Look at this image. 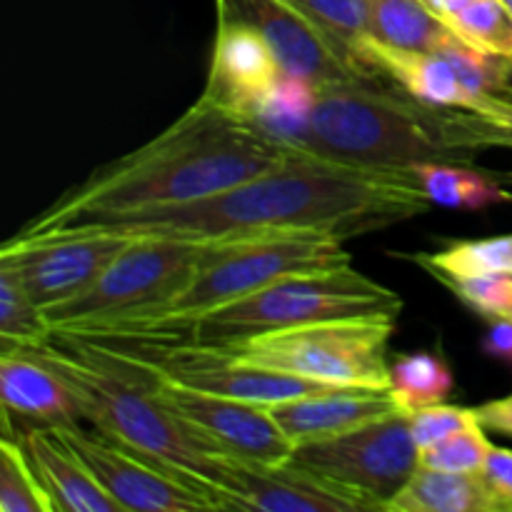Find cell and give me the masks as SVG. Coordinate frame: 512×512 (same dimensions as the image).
I'll list each match as a JSON object with an SVG mask.
<instances>
[{
	"label": "cell",
	"mask_w": 512,
	"mask_h": 512,
	"mask_svg": "<svg viewBox=\"0 0 512 512\" xmlns=\"http://www.w3.org/2000/svg\"><path fill=\"white\" fill-rule=\"evenodd\" d=\"M440 283L453 290L480 318L512 320V275H465V278H440Z\"/></svg>",
	"instance_id": "4dcf8cb0"
},
{
	"label": "cell",
	"mask_w": 512,
	"mask_h": 512,
	"mask_svg": "<svg viewBox=\"0 0 512 512\" xmlns=\"http://www.w3.org/2000/svg\"><path fill=\"white\" fill-rule=\"evenodd\" d=\"M400 310L403 300L398 293L353 270V265H345V268L275 280L245 298L200 315L165 338L228 348L255 335L325 323V320L375 318V315L398 318Z\"/></svg>",
	"instance_id": "8992f818"
},
{
	"label": "cell",
	"mask_w": 512,
	"mask_h": 512,
	"mask_svg": "<svg viewBox=\"0 0 512 512\" xmlns=\"http://www.w3.org/2000/svg\"><path fill=\"white\" fill-rule=\"evenodd\" d=\"M305 148L340 163L408 173L423 163L470 165L483 150L512 148V128L380 88V80H340L318 85Z\"/></svg>",
	"instance_id": "3957f363"
},
{
	"label": "cell",
	"mask_w": 512,
	"mask_h": 512,
	"mask_svg": "<svg viewBox=\"0 0 512 512\" xmlns=\"http://www.w3.org/2000/svg\"><path fill=\"white\" fill-rule=\"evenodd\" d=\"M0 335L3 345H38L53 338L40 305L10 268L0 265Z\"/></svg>",
	"instance_id": "f1b7e54d"
},
{
	"label": "cell",
	"mask_w": 512,
	"mask_h": 512,
	"mask_svg": "<svg viewBox=\"0 0 512 512\" xmlns=\"http://www.w3.org/2000/svg\"><path fill=\"white\" fill-rule=\"evenodd\" d=\"M215 485L228 498L230 510L265 512H358L380 510L365 495L293 463H250L218 455Z\"/></svg>",
	"instance_id": "4fadbf2b"
},
{
	"label": "cell",
	"mask_w": 512,
	"mask_h": 512,
	"mask_svg": "<svg viewBox=\"0 0 512 512\" xmlns=\"http://www.w3.org/2000/svg\"><path fill=\"white\" fill-rule=\"evenodd\" d=\"M280 73L283 68L258 28L218 13L208 83L200 100L248 120Z\"/></svg>",
	"instance_id": "2e32d148"
},
{
	"label": "cell",
	"mask_w": 512,
	"mask_h": 512,
	"mask_svg": "<svg viewBox=\"0 0 512 512\" xmlns=\"http://www.w3.org/2000/svg\"><path fill=\"white\" fill-rule=\"evenodd\" d=\"M483 475L488 478L490 488L503 503L505 512H512V450L508 448H490L488 463H485Z\"/></svg>",
	"instance_id": "d6a6232c"
},
{
	"label": "cell",
	"mask_w": 512,
	"mask_h": 512,
	"mask_svg": "<svg viewBox=\"0 0 512 512\" xmlns=\"http://www.w3.org/2000/svg\"><path fill=\"white\" fill-rule=\"evenodd\" d=\"M480 350H483L488 358L498 360V363L508 365L512 370V320L508 318L488 320V333L483 335Z\"/></svg>",
	"instance_id": "836d02e7"
},
{
	"label": "cell",
	"mask_w": 512,
	"mask_h": 512,
	"mask_svg": "<svg viewBox=\"0 0 512 512\" xmlns=\"http://www.w3.org/2000/svg\"><path fill=\"white\" fill-rule=\"evenodd\" d=\"M0 512H55L48 490L15 438L0 443Z\"/></svg>",
	"instance_id": "83f0119b"
},
{
	"label": "cell",
	"mask_w": 512,
	"mask_h": 512,
	"mask_svg": "<svg viewBox=\"0 0 512 512\" xmlns=\"http://www.w3.org/2000/svg\"><path fill=\"white\" fill-rule=\"evenodd\" d=\"M395 318H343L255 335L228 345L230 355L250 365L280 370L335 388H390L385 360Z\"/></svg>",
	"instance_id": "ba28073f"
},
{
	"label": "cell",
	"mask_w": 512,
	"mask_h": 512,
	"mask_svg": "<svg viewBox=\"0 0 512 512\" xmlns=\"http://www.w3.org/2000/svg\"><path fill=\"white\" fill-rule=\"evenodd\" d=\"M430 203L448 210H488L493 205L510 203L512 193L493 175L475 170L465 163H423L408 170Z\"/></svg>",
	"instance_id": "44dd1931"
},
{
	"label": "cell",
	"mask_w": 512,
	"mask_h": 512,
	"mask_svg": "<svg viewBox=\"0 0 512 512\" xmlns=\"http://www.w3.org/2000/svg\"><path fill=\"white\" fill-rule=\"evenodd\" d=\"M453 390V370L440 355L405 353L390 363V393L405 413L445 403Z\"/></svg>",
	"instance_id": "cb8c5ba5"
},
{
	"label": "cell",
	"mask_w": 512,
	"mask_h": 512,
	"mask_svg": "<svg viewBox=\"0 0 512 512\" xmlns=\"http://www.w3.org/2000/svg\"><path fill=\"white\" fill-rule=\"evenodd\" d=\"M68 340H73L80 355L55 348L50 345V338L38 345H15V348L30 350L55 373L63 375L78 398L83 420H90L98 430L140 453L153 455L173 468L198 475L205 483L215 485L218 453L203 438V433L180 418L155 393L143 368L88 340Z\"/></svg>",
	"instance_id": "277c9868"
},
{
	"label": "cell",
	"mask_w": 512,
	"mask_h": 512,
	"mask_svg": "<svg viewBox=\"0 0 512 512\" xmlns=\"http://www.w3.org/2000/svg\"><path fill=\"white\" fill-rule=\"evenodd\" d=\"M118 355V353H115ZM123 358V355H120ZM128 360V358H125ZM133 363V360H130ZM138 365V363H135ZM143 368V365H138ZM153 383L155 393L188 420L203 438L213 445L218 455L250 460V463H288L298 445L288 438L268 405L248 400L225 398V395L203 393L160 378L153 370L143 368Z\"/></svg>",
	"instance_id": "8fae6325"
},
{
	"label": "cell",
	"mask_w": 512,
	"mask_h": 512,
	"mask_svg": "<svg viewBox=\"0 0 512 512\" xmlns=\"http://www.w3.org/2000/svg\"><path fill=\"white\" fill-rule=\"evenodd\" d=\"M473 423H480L478 408H460V405L448 403L428 405V408L410 413V433H413L418 450L430 448Z\"/></svg>",
	"instance_id": "1f68e13d"
},
{
	"label": "cell",
	"mask_w": 512,
	"mask_h": 512,
	"mask_svg": "<svg viewBox=\"0 0 512 512\" xmlns=\"http://www.w3.org/2000/svg\"><path fill=\"white\" fill-rule=\"evenodd\" d=\"M393 512H505L483 473L418 468L385 503Z\"/></svg>",
	"instance_id": "ffe728a7"
},
{
	"label": "cell",
	"mask_w": 512,
	"mask_h": 512,
	"mask_svg": "<svg viewBox=\"0 0 512 512\" xmlns=\"http://www.w3.org/2000/svg\"><path fill=\"white\" fill-rule=\"evenodd\" d=\"M133 238L135 235L110 230H83L38 243H3L0 265L18 275L30 298L45 313L83 295Z\"/></svg>",
	"instance_id": "7c38bea8"
},
{
	"label": "cell",
	"mask_w": 512,
	"mask_h": 512,
	"mask_svg": "<svg viewBox=\"0 0 512 512\" xmlns=\"http://www.w3.org/2000/svg\"><path fill=\"white\" fill-rule=\"evenodd\" d=\"M15 440L28 453L40 483L53 500L55 512H125L58 428L35 425Z\"/></svg>",
	"instance_id": "d6986e66"
},
{
	"label": "cell",
	"mask_w": 512,
	"mask_h": 512,
	"mask_svg": "<svg viewBox=\"0 0 512 512\" xmlns=\"http://www.w3.org/2000/svg\"><path fill=\"white\" fill-rule=\"evenodd\" d=\"M505 95L512 100V60H510V68H508V75H505Z\"/></svg>",
	"instance_id": "8d00e7d4"
},
{
	"label": "cell",
	"mask_w": 512,
	"mask_h": 512,
	"mask_svg": "<svg viewBox=\"0 0 512 512\" xmlns=\"http://www.w3.org/2000/svg\"><path fill=\"white\" fill-rule=\"evenodd\" d=\"M355 63L370 78L393 80L395 88L408 93L410 98L438 108L468 110L512 128V100L508 95L475 93L443 55L393 48L370 35L355 48Z\"/></svg>",
	"instance_id": "5bb4252c"
},
{
	"label": "cell",
	"mask_w": 512,
	"mask_h": 512,
	"mask_svg": "<svg viewBox=\"0 0 512 512\" xmlns=\"http://www.w3.org/2000/svg\"><path fill=\"white\" fill-rule=\"evenodd\" d=\"M288 463L345 485L385 510L420 468V450L410 433V413L398 410L345 435L298 445Z\"/></svg>",
	"instance_id": "30bf717a"
},
{
	"label": "cell",
	"mask_w": 512,
	"mask_h": 512,
	"mask_svg": "<svg viewBox=\"0 0 512 512\" xmlns=\"http://www.w3.org/2000/svg\"><path fill=\"white\" fill-rule=\"evenodd\" d=\"M493 443L485 435L483 423H473L460 433L420 450V468L443 473H483Z\"/></svg>",
	"instance_id": "f546056e"
},
{
	"label": "cell",
	"mask_w": 512,
	"mask_h": 512,
	"mask_svg": "<svg viewBox=\"0 0 512 512\" xmlns=\"http://www.w3.org/2000/svg\"><path fill=\"white\" fill-rule=\"evenodd\" d=\"M428 208L430 200L410 173L363 168L293 148L283 163L223 193L105 218L83 230L170 238L328 233L348 240L413 220Z\"/></svg>",
	"instance_id": "6da1fadb"
},
{
	"label": "cell",
	"mask_w": 512,
	"mask_h": 512,
	"mask_svg": "<svg viewBox=\"0 0 512 512\" xmlns=\"http://www.w3.org/2000/svg\"><path fill=\"white\" fill-rule=\"evenodd\" d=\"M403 410L388 390L330 388L270 405V413L295 445L335 438Z\"/></svg>",
	"instance_id": "e0dca14e"
},
{
	"label": "cell",
	"mask_w": 512,
	"mask_h": 512,
	"mask_svg": "<svg viewBox=\"0 0 512 512\" xmlns=\"http://www.w3.org/2000/svg\"><path fill=\"white\" fill-rule=\"evenodd\" d=\"M290 150L293 145L198 98L150 143L95 170L5 243H38L105 218L210 198L275 168Z\"/></svg>",
	"instance_id": "7a4b0ae2"
},
{
	"label": "cell",
	"mask_w": 512,
	"mask_h": 512,
	"mask_svg": "<svg viewBox=\"0 0 512 512\" xmlns=\"http://www.w3.org/2000/svg\"><path fill=\"white\" fill-rule=\"evenodd\" d=\"M478 418L485 430H493V433H500V435H510L512 438V395L480 405Z\"/></svg>",
	"instance_id": "e575fe53"
},
{
	"label": "cell",
	"mask_w": 512,
	"mask_h": 512,
	"mask_svg": "<svg viewBox=\"0 0 512 512\" xmlns=\"http://www.w3.org/2000/svg\"><path fill=\"white\" fill-rule=\"evenodd\" d=\"M443 23L473 48L512 60V10L505 0H470Z\"/></svg>",
	"instance_id": "4316f807"
},
{
	"label": "cell",
	"mask_w": 512,
	"mask_h": 512,
	"mask_svg": "<svg viewBox=\"0 0 512 512\" xmlns=\"http://www.w3.org/2000/svg\"><path fill=\"white\" fill-rule=\"evenodd\" d=\"M370 28L380 43L430 53L448 33L425 0H370Z\"/></svg>",
	"instance_id": "603a6c76"
},
{
	"label": "cell",
	"mask_w": 512,
	"mask_h": 512,
	"mask_svg": "<svg viewBox=\"0 0 512 512\" xmlns=\"http://www.w3.org/2000/svg\"><path fill=\"white\" fill-rule=\"evenodd\" d=\"M230 240L135 235L83 295L45 310V320L53 335H75L163 303L183 290Z\"/></svg>",
	"instance_id": "52a82bcc"
},
{
	"label": "cell",
	"mask_w": 512,
	"mask_h": 512,
	"mask_svg": "<svg viewBox=\"0 0 512 512\" xmlns=\"http://www.w3.org/2000/svg\"><path fill=\"white\" fill-rule=\"evenodd\" d=\"M345 265H350V253H345L343 240L328 233L233 238L183 290L163 303L60 338H165L200 315L245 298L275 280Z\"/></svg>",
	"instance_id": "5b68a950"
},
{
	"label": "cell",
	"mask_w": 512,
	"mask_h": 512,
	"mask_svg": "<svg viewBox=\"0 0 512 512\" xmlns=\"http://www.w3.org/2000/svg\"><path fill=\"white\" fill-rule=\"evenodd\" d=\"M428 3V8L433 10L435 15H440V18H450L453 13H458L460 8H465V5L470 3V0H425Z\"/></svg>",
	"instance_id": "d590c367"
},
{
	"label": "cell",
	"mask_w": 512,
	"mask_h": 512,
	"mask_svg": "<svg viewBox=\"0 0 512 512\" xmlns=\"http://www.w3.org/2000/svg\"><path fill=\"white\" fill-rule=\"evenodd\" d=\"M415 263L423 265L435 278H465V275L500 273L512 275V235L485 240H460L433 255H418Z\"/></svg>",
	"instance_id": "484cf974"
},
{
	"label": "cell",
	"mask_w": 512,
	"mask_h": 512,
	"mask_svg": "<svg viewBox=\"0 0 512 512\" xmlns=\"http://www.w3.org/2000/svg\"><path fill=\"white\" fill-rule=\"evenodd\" d=\"M58 433L125 512L230 510L228 498L215 485L140 453L103 430L88 433L80 425H65Z\"/></svg>",
	"instance_id": "9c48e42d"
},
{
	"label": "cell",
	"mask_w": 512,
	"mask_h": 512,
	"mask_svg": "<svg viewBox=\"0 0 512 512\" xmlns=\"http://www.w3.org/2000/svg\"><path fill=\"white\" fill-rule=\"evenodd\" d=\"M288 3L295 5L355 70H360V65L355 63V48L373 35L370 0H288ZM360 73L368 80H375L365 70Z\"/></svg>",
	"instance_id": "d4e9b609"
},
{
	"label": "cell",
	"mask_w": 512,
	"mask_h": 512,
	"mask_svg": "<svg viewBox=\"0 0 512 512\" xmlns=\"http://www.w3.org/2000/svg\"><path fill=\"white\" fill-rule=\"evenodd\" d=\"M315 98H318V85L313 80L283 70L273 88L255 105L248 123L280 143L305 148Z\"/></svg>",
	"instance_id": "7402d4cb"
},
{
	"label": "cell",
	"mask_w": 512,
	"mask_h": 512,
	"mask_svg": "<svg viewBox=\"0 0 512 512\" xmlns=\"http://www.w3.org/2000/svg\"><path fill=\"white\" fill-rule=\"evenodd\" d=\"M3 413L45 428H65L83 420L80 405L63 375L25 348L3 345L0 358Z\"/></svg>",
	"instance_id": "ac0fdd59"
},
{
	"label": "cell",
	"mask_w": 512,
	"mask_h": 512,
	"mask_svg": "<svg viewBox=\"0 0 512 512\" xmlns=\"http://www.w3.org/2000/svg\"><path fill=\"white\" fill-rule=\"evenodd\" d=\"M218 13L258 28L285 73L303 75L315 85L368 80L288 0H218Z\"/></svg>",
	"instance_id": "9a60e30c"
},
{
	"label": "cell",
	"mask_w": 512,
	"mask_h": 512,
	"mask_svg": "<svg viewBox=\"0 0 512 512\" xmlns=\"http://www.w3.org/2000/svg\"><path fill=\"white\" fill-rule=\"evenodd\" d=\"M505 5H508V8L512 10V0H505Z\"/></svg>",
	"instance_id": "74e56055"
}]
</instances>
